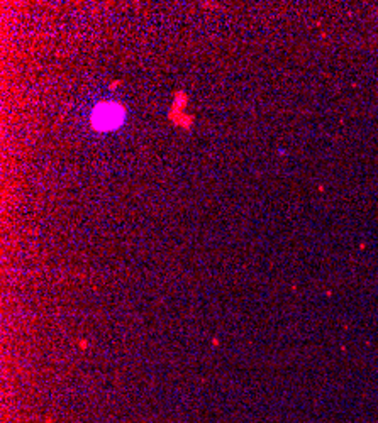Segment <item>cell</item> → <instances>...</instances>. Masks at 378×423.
<instances>
[{
  "instance_id": "obj_1",
  "label": "cell",
  "mask_w": 378,
  "mask_h": 423,
  "mask_svg": "<svg viewBox=\"0 0 378 423\" xmlns=\"http://www.w3.org/2000/svg\"><path fill=\"white\" fill-rule=\"evenodd\" d=\"M122 119H124V110L122 107L115 103H102L98 105L93 112L92 122L93 127L98 131H109V129H115Z\"/></svg>"
}]
</instances>
